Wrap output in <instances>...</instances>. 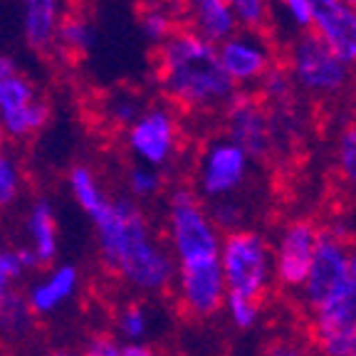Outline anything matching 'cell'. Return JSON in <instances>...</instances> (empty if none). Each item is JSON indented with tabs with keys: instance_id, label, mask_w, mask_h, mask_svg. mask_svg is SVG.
<instances>
[{
	"instance_id": "obj_1",
	"label": "cell",
	"mask_w": 356,
	"mask_h": 356,
	"mask_svg": "<svg viewBox=\"0 0 356 356\" xmlns=\"http://www.w3.org/2000/svg\"><path fill=\"white\" fill-rule=\"evenodd\" d=\"M154 77L161 95L186 111L222 109L235 95L218 60V47L188 28L176 30L156 47Z\"/></svg>"
},
{
	"instance_id": "obj_2",
	"label": "cell",
	"mask_w": 356,
	"mask_h": 356,
	"mask_svg": "<svg viewBox=\"0 0 356 356\" xmlns=\"http://www.w3.org/2000/svg\"><path fill=\"white\" fill-rule=\"evenodd\" d=\"M106 265L141 289H161L171 280V260L151 240L144 213L129 198L106 200L95 218Z\"/></svg>"
},
{
	"instance_id": "obj_3",
	"label": "cell",
	"mask_w": 356,
	"mask_h": 356,
	"mask_svg": "<svg viewBox=\"0 0 356 356\" xmlns=\"http://www.w3.org/2000/svg\"><path fill=\"white\" fill-rule=\"evenodd\" d=\"M168 220H171V238L178 257H181V273L188 270H203V267L220 265V245L213 228V220L198 195L188 186H178L171 193L168 206Z\"/></svg>"
},
{
	"instance_id": "obj_4",
	"label": "cell",
	"mask_w": 356,
	"mask_h": 356,
	"mask_svg": "<svg viewBox=\"0 0 356 356\" xmlns=\"http://www.w3.org/2000/svg\"><path fill=\"white\" fill-rule=\"evenodd\" d=\"M284 67L295 89H302L309 97L341 95L354 77V70L334 55L312 30H305L289 42Z\"/></svg>"
},
{
	"instance_id": "obj_5",
	"label": "cell",
	"mask_w": 356,
	"mask_h": 356,
	"mask_svg": "<svg viewBox=\"0 0 356 356\" xmlns=\"http://www.w3.org/2000/svg\"><path fill=\"white\" fill-rule=\"evenodd\" d=\"M222 275L230 292L260 305L267 280V250L260 235L233 230L222 245Z\"/></svg>"
},
{
	"instance_id": "obj_6",
	"label": "cell",
	"mask_w": 356,
	"mask_h": 356,
	"mask_svg": "<svg viewBox=\"0 0 356 356\" xmlns=\"http://www.w3.org/2000/svg\"><path fill=\"white\" fill-rule=\"evenodd\" d=\"M127 144L134 156L144 161V166L159 168L171 163L181 144V127L176 114L163 104L146 106L136 117V122L129 127Z\"/></svg>"
},
{
	"instance_id": "obj_7",
	"label": "cell",
	"mask_w": 356,
	"mask_h": 356,
	"mask_svg": "<svg viewBox=\"0 0 356 356\" xmlns=\"http://www.w3.org/2000/svg\"><path fill=\"white\" fill-rule=\"evenodd\" d=\"M225 111V129L228 139L238 149L245 151L248 159H265L273 149L270 139V114L265 109V102L250 89H235V95L222 106Z\"/></svg>"
},
{
	"instance_id": "obj_8",
	"label": "cell",
	"mask_w": 356,
	"mask_h": 356,
	"mask_svg": "<svg viewBox=\"0 0 356 356\" xmlns=\"http://www.w3.org/2000/svg\"><path fill=\"white\" fill-rule=\"evenodd\" d=\"M354 287L349 275V260H346L344 245L329 230H317L314 243V257H312L309 275H307V295L312 307L334 300L337 295Z\"/></svg>"
},
{
	"instance_id": "obj_9",
	"label": "cell",
	"mask_w": 356,
	"mask_h": 356,
	"mask_svg": "<svg viewBox=\"0 0 356 356\" xmlns=\"http://www.w3.org/2000/svg\"><path fill=\"white\" fill-rule=\"evenodd\" d=\"M218 60L233 87H252L275 65V50L262 33L238 30L230 40L218 44Z\"/></svg>"
},
{
	"instance_id": "obj_10",
	"label": "cell",
	"mask_w": 356,
	"mask_h": 356,
	"mask_svg": "<svg viewBox=\"0 0 356 356\" xmlns=\"http://www.w3.org/2000/svg\"><path fill=\"white\" fill-rule=\"evenodd\" d=\"M250 159L230 139H218L206 146L198 163V191L208 198L233 193L248 176Z\"/></svg>"
},
{
	"instance_id": "obj_11",
	"label": "cell",
	"mask_w": 356,
	"mask_h": 356,
	"mask_svg": "<svg viewBox=\"0 0 356 356\" xmlns=\"http://www.w3.org/2000/svg\"><path fill=\"white\" fill-rule=\"evenodd\" d=\"M309 30L351 70L356 67V10L339 0H309Z\"/></svg>"
},
{
	"instance_id": "obj_12",
	"label": "cell",
	"mask_w": 356,
	"mask_h": 356,
	"mask_svg": "<svg viewBox=\"0 0 356 356\" xmlns=\"http://www.w3.org/2000/svg\"><path fill=\"white\" fill-rule=\"evenodd\" d=\"M317 344L327 356L356 349V284L317 307Z\"/></svg>"
},
{
	"instance_id": "obj_13",
	"label": "cell",
	"mask_w": 356,
	"mask_h": 356,
	"mask_svg": "<svg viewBox=\"0 0 356 356\" xmlns=\"http://www.w3.org/2000/svg\"><path fill=\"white\" fill-rule=\"evenodd\" d=\"M314 243H317V230L307 220L292 222L284 230L277 252V275L284 284L307 282L312 257H314Z\"/></svg>"
},
{
	"instance_id": "obj_14",
	"label": "cell",
	"mask_w": 356,
	"mask_h": 356,
	"mask_svg": "<svg viewBox=\"0 0 356 356\" xmlns=\"http://www.w3.org/2000/svg\"><path fill=\"white\" fill-rule=\"evenodd\" d=\"M191 28L211 44H222L240 30L228 0H186Z\"/></svg>"
},
{
	"instance_id": "obj_15",
	"label": "cell",
	"mask_w": 356,
	"mask_h": 356,
	"mask_svg": "<svg viewBox=\"0 0 356 356\" xmlns=\"http://www.w3.org/2000/svg\"><path fill=\"white\" fill-rule=\"evenodd\" d=\"M22 35L33 52H50L55 47L57 25L62 20V0H20Z\"/></svg>"
},
{
	"instance_id": "obj_16",
	"label": "cell",
	"mask_w": 356,
	"mask_h": 356,
	"mask_svg": "<svg viewBox=\"0 0 356 356\" xmlns=\"http://www.w3.org/2000/svg\"><path fill=\"white\" fill-rule=\"evenodd\" d=\"M222 267H203V270H191V273H181V297L188 312L208 317L213 312H218L222 302Z\"/></svg>"
},
{
	"instance_id": "obj_17",
	"label": "cell",
	"mask_w": 356,
	"mask_h": 356,
	"mask_svg": "<svg viewBox=\"0 0 356 356\" xmlns=\"http://www.w3.org/2000/svg\"><path fill=\"white\" fill-rule=\"evenodd\" d=\"M30 235L35 243V257L40 265H47L52 257L57 255V225H55V213L47 200H38L30 211Z\"/></svg>"
},
{
	"instance_id": "obj_18",
	"label": "cell",
	"mask_w": 356,
	"mask_h": 356,
	"mask_svg": "<svg viewBox=\"0 0 356 356\" xmlns=\"http://www.w3.org/2000/svg\"><path fill=\"white\" fill-rule=\"evenodd\" d=\"M97 33L92 28V22L84 15H62L60 25H57L55 35V47L72 57H84L95 47Z\"/></svg>"
},
{
	"instance_id": "obj_19",
	"label": "cell",
	"mask_w": 356,
	"mask_h": 356,
	"mask_svg": "<svg viewBox=\"0 0 356 356\" xmlns=\"http://www.w3.org/2000/svg\"><path fill=\"white\" fill-rule=\"evenodd\" d=\"M74 284H77V270L74 267H60L55 275H52L47 282L38 284L30 295V307L40 314L55 309L60 302H65L67 297L72 295Z\"/></svg>"
},
{
	"instance_id": "obj_20",
	"label": "cell",
	"mask_w": 356,
	"mask_h": 356,
	"mask_svg": "<svg viewBox=\"0 0 356 356\" xmlns=\"http://www.w3.org/2000/svg\"><path fill=\"white\" fill-rule=\"evenodd\" d=\"M47 122H50V104L42 99H33L25 106H20V109L8 111V114L0 117L3 131L15 136V139L33 136V134H38Z\"/></svg>"
},
{
	"instance_id": "obj_21",
	"label": "cell",
	"mask_w": 356,
	"mask_h": 356,
	"mask_svg": "<svg viewBox=\"0 0 356 356\" xmlns=\"http://www.w3.org/2000/svg\"><path fill=\"white\" fill-rule=\"evenodd\" d=\"M70 188H72V195L79 203V208H82L89 218H95L97 213L104 208L106 200H109L104 191H102L95 171L89 166H74L72 171H70Z\"/></svg>"
},
{
	"instance_id": "obj_22",
	"label": "cell",
	"mask_w": 356,
	"mask_h": 356,
	"mask_svg": "<svg viewBox=\"0 0 356 356\" xmlns=\"http://www.w3.org/2000/svg\"><path fill=\"white\" fill-rule=\"evenodd\" d=\"M38 99L35 84L30 82L25 74H13V77L0 79V117L8 111H15L20 106H25L28 102Z\"/></svg>"
},
{
	"instance_id": "obj_23",
	"label": "cell",
	"mask_w": 356,
	"mask_h": 356,
	"mask_svg": "<svg viewBox=\"0 0 356 356\" xmlns=\"http://www.w3.org/2000/svg\"><path fill=\"white\" fill-rule=\"evenodd\" d=\"M292 95H295V82L289 77L287 67L275 62V65L267 70L265 77L257 82V97H260L262 102L282 104V102H289Z\"/></svg>"
},
{
	"instance_id": "obj_24",
	"label": "cell",
	"mask_w": 356,
	"mask_h": 356,
	"mask_svg": "<svg viewBox=\"0 0 356 356\" xmlns=\"http://www.w3.org/2000/svg\"><path fill=\"white\" fill-rule=\"evenodd\" d=\"M337 166L341 178L356 191V119L346 122L337 136Z\"/></svg>"
},
{
	"instance_id": "obj_25",
	"label": "cell",
	"mask_w": 356,
	"mask_h": 356,
	"mask_svg": "<svg viewBox=\"0 0 356 356\" xmlns=\"http://www.w3.org/2000/svg\"><path fill=\"white\" fill-rule=\"evenodd\" d=\"M139 28H141V33H144V38L149 40V42H154L156 47L166 42L178 30L173 17L168 15L163 8H146L139 15Z\"/></svg>"
},
{
	"instance_id": "obj_26",
	"label": "cell",
	"mask_w": 356,
	"mask_h": 356,
	"mask_svg": "<svg viewBox=\"0 0 356 356\" xmlns=\"http://www.w3.org/2000/svg\"><path fill=\"white\" fill-rule=\"evenodd\" d=\"M144 109L146 106L141 104L139 95H134V92H117V95H109V99H106V117L117 127L129 129Z\"/></svg>"
},
{
	"instance_id": "obj_27",
	"label": "cell",
	"mask_w": 356,
	"mask_h": 356,
	"mask_svg": "<svg viewBox=\"0 0 356 356\" xmlns=\"http://www.w3.org/2000/svg\"><path fill=\"white\" fill-rule=\"evenodd\" d=\"M235 13L240 30H250V33H262V28L270 20L267 10V0H228Z\"/></svg>"
},
{
	"instance_id": "obj_28",
	"label": "cell",
	"mask_w": 356,
	"mask_h": 356,
	"mask_svg": "<svg viewBox=\"0 0 356 356\" xmlns=\"http://www.w3.org/2000/svg\"><path fill=\"white\" fill-rule=\"evenodd\" d=\"M28 322H30V305L10 292L6 307L0 312V327L8 329V332L22 334L28 329Z\"/></svg>"
},
{
	"instance_id": "obj_29",
	"label": "cell",
	"mask_w": 356,
	"mask_h": 356,
	"mask_svg": "<svg viewBox=\"0 0 356 356\" xmlns=\"http://www.w3.org/2000/svg\"><path fill=\"white\" fill-rule=\"evenodd\" d=\"M163 186L161 173H156L149 166H136L129 171V191L139 198H149V195L159 193Z\"/></svg>"
},
{
	"instance_id": "obj_30",
	"label": "cell",
	"mask_w": 356,
	"mask_h": 356,
	"mask_svg": "<svg viewBox=\"0 0 356 356\" xmlns=\"http://www.w3.org/2000/svg\"><path fill=\"white\" fill-rule=\"evenodd\" d=\"M20 191V173L13 159L0 154V208L10 206Z\"/></svg>"
},
{
	"instance_id": "obj_31",
	"label": "cell",
	"mask_w": 356,
	"mask_h": 356,
	"mask_svg": "<svg viewBox=\"0 0 356 356\" xmlns=\"http://www.w3.org/2000/svg\"><path fill=\"white\" fill-rule=\"evenodd\" d=\"M228 305H230V314H233L235 324L238 327H250L257 317V302L248 300V297H240L230 292L228 297Z\"/></svg>"
},
{
	"instance_id": "obj_32",
	"label": "cell",
	"mask_w": 356,
	"mask_h": 356,
	"mask_svg": "<svg viewBox=\"0 0 356 356\" xmlns=\"http://www.w3.org/2000/svg\"><path fill=\"white\" fill-rule=\"evenodd\" d=\"M122 332L127 334V337H131V339H136V337H141L146 329V314L144 309H139V307H129L127 312L122 314Z\"/></svg>"
},
{
	"instance_id": "obj_33",
	"label": "cell",
	"mask_w": 356,
	"mask_h": 356,
	"mask_svg": "<svg viewBox=\"0 0 356 356\" xmlns=\"http://www.w3.org/2000/svg\"><path fill=\"white\" fill-rule=\"evenodd\" d=\"M284 8H287L289 17H292V22H295L297 28L305 33V30H309L312 25V17H309V0H282Z\"/></svg>"
},
{
	"instance_id": "obj_34",
	"label": "cell",
	"mask_w": 356,
	"mask_h": 356,
	"mask_svg": "<svg viewBox=\"0 0 356 356\" xmlns=\"http://www.w3.org/2000/svg\"><path fill=\"white\" fill-rule=\"evenodd\" d=\"M211 220H216L218 225H235V222L240 220V208L235 206L233 200H222V203H216L213 206V218Z\"/></svg>"
},
{
	"instance_id": "obj_35",
	"label": "cell",
	"mask_w": 356,
	"mask_h": 356,
	"mask_svg": "<svg viewBox=\"0 0 356 356\" xmlns=\"http://www.w3.org/2000/svg\"><path fill=\"white\" fill-rule=\"evenodd\" d=\"M22 273V265H20V260H17V252H10V250H6V252H0V280H13V277H17V275Z\"/></svg>"
},
{
	"instance_id": "obj_36",
	"label": "cell",
	"mask_w": 356,
	"mask_h": 356,
	"mask_svg": "<svg viewBox=\"0 0 356 356\" xmlns=\"http://www.w3.org/2000/svg\"><path fill=\"white\" fill-rule=\"evenodd\" d=\"M82 356H122V349H119V346L114 344L111 339L102 337V339L92 341V344L87 346V351H84Z\"/></svg>"
},
{
	"instance_id": "obj_37",
	"label": "cell",
	"mask_w": 356,
	"mask_h": 356,
	"mask_svg": "<svg viewBox=\"0 0 356 356\" xmlns=\"http://www.w3.org/2000/svg\"><path fill=\"white\" fill-rule=\"evenodd\" d=\"M265 356H307L305 351H300L297 346L284 344V341H275V344L267 346Z\"/></svg>"
},
{
	"instance_id": "obj_38",
	"label": "cell",
	"mask_w": 356,
	"mask_h": 356,
	"mask_svg": "<svg viewBox=\"0 0 356 356\" xmlns=\"http://www.w3.org/2000/svg\"><path fill=\"white\" fill-rule=\"evenodd\" d=\"M13 74H17L15 60H13L10 55H3V52H0V79L13 77Z\"/></svg>"
},
{
	"instance_id": "obj_39",
	"label": "cell",
	"mask_w": 356,
	"mask_h": 356,
	"mask_svg": "<svg viewBox=\"0 0 356 356\" xmlns=\"http://www.w3.org/2000/svg\"><path fill=\"white\" fill-rule=\"evenodd\" d=\"M122 356H154L151 354V349H146V346H139V344H129L122 349Z\"/></svg>"
},
{
	"instance_id": "obj_40",
	"label": "cell",
	"mask_w": 356,
	"mask_h": 356,
	"mask_svg": "<svg viewBox=\"0 0 356 356\" xmlns=\"http://www.w3.org/2000/svg\"><path fill=\"white\" fill-rule=\"evenodd\" d=\"M8 297H10V289H8V282H6V280H0V312H3V307H6Z\"/></svg>"
},
{
	"instance_id": "obj_41",
	"label": "cell",
	"mask_w": 356,
	"mask_h": 356,
	"mask_svg": "<svg viewBox=\"0 0 356 356\" xmlns=\"http://www.w3.org/2000/svg\"><path fill=\"white\" fill-rule=\"evenodd\" d=\"M349 275H351V282L356 284V255L349 260Z\"/></svg>"
},
{
	"instance_id": "obj_42",
	"label": "cell",
	"mask_w": 356,
	"mask_h": 356,
	"mask_svg": "<svg viewBox=\"0 0 356 356\" xmlns=\"http://www.w3.org/2000/svg\"><path fill=\"white\" fill-rule=\"evenodd\" d=\"M6 151V131H3V127H0V154Z\"/></svg>"
},
{
	"instance_id": "obj_43",
	"label": "cell",
	"mask_w": 356,
	"mask_h": 356,
	"mask_svg": "<svg viewBox=\"0 0 356 356\" xmlns=\"http://www.w3.org/2000/svg\"><path fill=\"white\" fill-rule=\"evenodd\" d=\"M339 3H344V6H349V8H354V10H356V0H339Z\"/></svg>"
},
{
	"instance_id": "obj_44",
	"label": "cell",
	"mask_w": 356,
	"mask_h": 356,
	"mask_svg": "<svg viewBox=\"0 0 356 356\" xmlns=\"http://www.w3.org/2000/svg\"><path fill=\"white\" fill-rule=\"evenodd\" d=\"M349 356H356V349H354V351H351V354H349Z\"/></svg>"
},
{
	"instance_id": "obj_45",
	"label": "cell",
	"mask_w": 356,
	"mask_h": 356,
	"mask_svg": "<svg viewBox=\"0 0 356 356\" xmlns=\"http://www.w3.org/2000/svg\"><path fill=\"white\" fill-rule=\"evenodd\" d=\"M55 356H65V354H55Z\"/></svg>"
}]
</instances>
